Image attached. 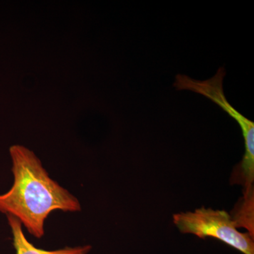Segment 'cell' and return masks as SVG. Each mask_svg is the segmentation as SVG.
<instances>
[{
    "instance_id": "cell-1",
    "label": "cell",
    "mask_w": 254,
    "mask_h": 254,
    "mask_svg": "<svg viewBox=\"0 0 254 254\" xmlns=\"http://www.w3.org/2000/svg\"><path fill=\"white\" fill-rule=\"evenodd\" d=\"M9 154L14 182L7 192L0 194V213L18 219L32 236L41 239L50 213L81 211L78 198L50 177L32 150L13 145Z\"/></svg>"
},
{
    "instance_id": "cell-2",
    "label": "cell",
    "mask_w": 254,
    "mask_h": 254,
    "mask_svg": "<svg viewBox=\"0 0 254 254\" xmlns=\"http://www.w3.org/2000/svg\"><path fill=\"white\" fill-rule=\"evenodd\" d=\"M173 222L182 233L199 237H213L243 254H254V237L237 230L231 215L225 210L204 207L193 212L173 215Z\"/></svg>"
},
{
    "instance_id": "cell-3",
    "label": "cell",
    "mask_w": 254,
    "mask_h": 254,
    "mask_svg": "<svg viewBox=\"0 0 254 254\" xmlns=\"http://www.w3.org/2000/svg\"><path fill=\"white\" fill-rule=\"evenodd\" d=\"M8 224L12 234L13 245L16 254H88L92 250L91 245L46 250L35 247L27 240L23 233L22 225L19 220L11 215H6Z\"/></svg>"
},
{
    "instance_id": "cell-4",
    "label": "cell",
    "mask_w": 254,
    "mask_h": 254,
    "mask_svg": "<svg viewBox=\"0 0 254 254\" xmlns=\"http://www.w3.org/2000/svg\"><path fill=\"white\" fill-rule=\"evenodd\" d=\"M254 196L242 197L231 215L237 227H245L254 237Z\"/></svg>"
}]
</instances>
